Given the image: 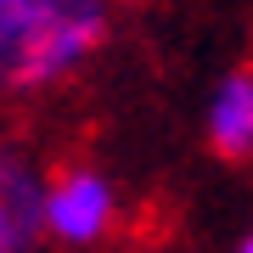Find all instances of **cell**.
<instances>
[{
	"mask_svg": "<svg viewBox=\"0 0 253 253\" xmlns=\"http://www.w3.org/2000/svg\"><path fill=\"white\" fill-rule=\"evenodd\" d=\"M231 253H253V225H248L242 236H236V248H231Z\"/></svg>",
	"mask_w": 253,
	"mask_h": 253,
	"instance_id": "obj_5",
	"label": "cell"
},
{
	"mask_svg": "<svg viewBox=\"0 0 253 253\" xmlns=\"http://www.w3.org/2000/svg\"><path fill=\"white\" fill-rule=\"evenodd\" d=\"M203 141L225 163H253V68H231L208 90L203 107Z\"/></svg>",
	"mask_w": 253,
	"mask_h": 253,
	"instance_id": "obj_4",
	"label": "cell"
},
{
	"mask_svg": "<svg viewBox=\"0 0 253 253\" xmlns=\"http://www.w3.org/2000/svg\"><path fill=\"white\" fill-rule=\"evenodd\" d=\"M45 186L51 174L0 135V253H40L45 248Z\"/></svg>",
	"mask_w": 253,
	"mask_h": 253,
	"instance_id": "obj_3",
	"label": "cell"
},
{
	"mask_svg": "<svg viewBox=\"0 0 253 253\" xmlns=\"http://www.w3.org/2000/svg\"><path fill=\"white\" fill-rule=\"evenodd\" d=\"M113 40V0H0V96L79 79Z\"/></svg>",
	"mask_w": 253,
	"mask_h": 253,
	"instance_id": "obj_1",
	"label": "cell"
},
{
	"mask_svg": "<svg viewBox=\"0 0 253 253\" xmlns=\"http://www.w3.org/2000/svg\"><path fill=\"white\" fill-rule=\"evenodd\" d=\"M135 253H152V248H135Z\"/></svg>",
	"mask_w": 253,
	"mask_h": 253,
	"instance_id": "obj_6",
	"label": "cell"
},
{
	"mask_svg": "<svg viewBox=\"0 0 253 253\" xmlns=\"http://www.w3.org/2000/svg\"><path fill=\"white\" fill-rule=\"evenodd\" d=\"M118 231V186L96 163H62L45 186V242L90 253Z\"/></svg>",
	"mask_w": 253,
	"mask_h": 253,
	"instance_id": "obj_2",
	"label": "cell"
}]
</instances>
